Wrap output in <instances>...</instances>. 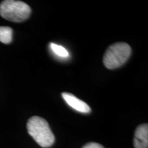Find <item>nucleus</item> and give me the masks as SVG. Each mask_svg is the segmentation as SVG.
Returning a JSON list of instances; mask_svg holds the SVG:
<instances>
[{
	"label": "nucleus",
	"instance_id": "nucleus-3",
	"mask_svg": "<svg viewBox=\"0 0 148 148\" xmlns=\"http://www.w3.org/2000/svg\"><path fill=\"white\" fill-rule=\"evenodd\" d=\"M132 53L130 46L125 42H116L110 45L103 58V64L107 69H114L123 65Z\"/></svg>",
	"mask_w": 148,
	"mask_h": 148
},
{
	"label": "nucleus",
	"instance_id": "nucleus-4",
	"mask_svg": "<svg viewBox=\"0 0 148 148\" xmlns=\"http://www.w3.org/2000/svg\"><path fill=\"white\" fill-rule=\"evenodd\" d=\"M62 97L69 106H71L74 110L78 111L79 112L88 113L91 110V109H90L87 103L77 98L75 95H72L71 93L62 92Z\"/></svg>",
	"mask_w": 148,
	"mask_h": 148
},
{
	"label": "nucleus",
	"instance_id": "nucleus-1",
	"mask_svg": "<svg viewBox=\"0 0 148 148\" xmlns=\"http://www.w3.org/2000/svg\"><path fill=\"white\" fill-rule=\"evenodd\" d=\"M27 129L29 134L42 147H49L54 143V135L43 118L37 116L31 117L27 123Z\"/></svg>",
	"mask_w": 148,
	"mask_h": 148
},
{
	"label": "nucleus",
	"instance_id": "nucleus-5",
	"mask_svg": "<svg viewBox=\"0 0 148 148\" xmlns=\"http://www.w3.org/2000/svg\"><path fill=\"white\" fill-rule=\"evenodd\" d=\"M134 148L148 147V125L143 123L136 127L134 132Z\"/></svg>",
	"mask_w": 148,
	"mask_h": 148
},
{
	"label": "nucleus",
	"instance_id": "nucleus-7",
	"mask_svg": "<svg viewBox=\"0 0 148 148\" xmlns=\"http://www.w3.org/2000/svg\"><path fill=\"white\" fill-rule=\"evenodd\" d=\"M50 48L53 53L57 56L61 57V58H66L69 56V53L68 51L62 46L56 45L55 43H50Z\"/></svg>",
	"mask_w": 148,
	"mask_h": 148
},
{
	"label": "nucleus",
	"instance_id": "nucleus-2",
	"mask_svg": "<svg viewBox=\"0 0 148 148\" xmlns=\"http://www.w3.org/2000/svg\"><path fill=\"white\" fill-rule=\"evenodd\" d=\"M31 13V8L21 1L5 0L0 3V15L12 22H22L26 20Z\"/></svg>",
	"mask_w": 148,
	"mask_h": 148
},
{
	"label": "nucleus",
	"instance_id": "nucleus-6",
	"mask_svg": "<svg viewBox=\"0 0 148 148\" xmlns=\"http://www.w3.org/2000/svg\"><path fill=\"white\" fill-rule=\"evenodd\" d=\"M13 30L10 27L0 26V42L9 44L12 40Z\"/></svg>",
	"mask_w": 148,
	"mask_h": 148
},
{
	"label": "nucleus",
	"instance_id": "nucleus-8",
	"mask_svg": "<svg viewBox=\"0 0 148 148\" xmlns=\"http://www.w3.org/2000/svg\"><path fill=\"white\" fill-rule=\"evenodd\" d=\"M82 148H104L100 144L97 143H88L84 145Z\"/></svg>",
	"mask_w": 148,
	"mask_h": 148
}]
</instances>
